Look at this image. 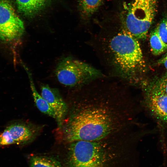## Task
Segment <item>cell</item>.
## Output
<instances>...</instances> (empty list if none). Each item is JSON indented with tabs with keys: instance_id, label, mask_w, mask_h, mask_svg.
Wrapping results in <instances>:
<instances>
[{
	"instance_id": "e0dca14e",
	"label": "cell",
	"mask_w": 167,
	"mask_h": 167,
	"mask_svg": "<svg viewBox=\"0 0 167 167\" xmlns=\"http://www.w3.org/2000/svg\"><path fill=\"white\" fill-rule=\"evenodd\" d=\"M157 62L159 64L164 66L167 69V52L158 60Z\"/></svg>"
},
{
	"instance_id": "3957f363",
	"label": "cell",
	"mask_w": 167,
	"mask_h": 167,
	"mask_svg": "<svg viewBox=\"0 0 167 167\" xmlns=\"http://www.w3.org/2000/svg\"><path fill=\"white\" fill-rule=\"evenodd\" d=\"M126 135L119 134L94 141L77 140L69 143L70 167H106L108 159L126 147Z\"/></svg>"
},
{
	"instance_id": "2e32d148",
	"label": "cell",
	"mask_w": 167,
	"mask_h": 167,
	"mask_svg": "<svg viewBox=\"0 0 167 167\" xmlns=\"http://www.w3.org/2000/svg\"><path fill=\"white\" fill-rule=\"evenodd\" d=\"M156 28L160 37L167 44V18L162 20Z\"/></svg>"
},
{
	"instance_id": "30bf717a",
	"label": "cell",
	"mask_w": 167,
	"mask_h": 167,
	"mask_svg": "<svg viewBox=\"0 0 167 167\" xmlns=\"http://www.w3.org/2000/svg\"><path fill=\"white\" fill-rule=\"evenodd\" d=\"M24 66L27 72L32 95L37 108L42 113L56 119V116L54 111L46 100L36 90L30 71L26 66Z\"/></svg>"
},
{
	"instance_id": "9a60e30c",
	"label": "cell",
	"mask_w": 167,
	"mask_h": 167,
	"mask_svg": "<svg viewBox=\"0 0 167 167\" xmlns=\"http://www.w3.org/2000/svg\"><path fill=\"white\" fill-rule=\"evenodd\" d=\"M15 143V142L6 128L0 134V146H5Z\"/></svg>"
},
{
	"instance_id": "6da1fadb",
	"label": "cell",
	"mask_w": 167,
	"mask_h": 167,
	"mask_svg": "<svg viewBox=\"0 0 167 167\" xmlns=\"http://www.w3.org/2000/svg\"><path fill=\"white\" fill-rule=\"evenodd\" d=\"M87 87L59 128L61 138L68 143L94 141L129 131L132 108L127 91L118 86Z\"/></svg>"
},
{
	"instance_id": "8fae6325",
	"label": "cell",
	"mask_w": 167,
	"mask_h": 167,
	"mask_svg": "<svg viewBox=\"0 0 167 167\" xmlns=\"http://www.w3.org/2000/svg\"><path fill=\"white\" fill-rule=\"evenodd\" d=\"M49 0H15L18 10L23 15L31 16L45 7Z\"/></svg>"
},
{
	"instance_id": "ac0fdd59",
	"label": "cell",
	"mask_w": 167,
	"mask_h": 167,
	"mask_svg": "<svg viewBox=\"0 0 167 167\" xmlns=\"http://www.w3.org/2000/svg\"><path fill=\"white\" fill-rule=\"evenodd\" d=\"M161 86L167 95V79H160Z\"/></svg>"
},
{
	"instance_id": "52a82bcc",
	"label": "cell",
	"mask_w": 167,
	"mask_h": 167,
	"mask_svg": "<svg viewBox=\"0 0 167 167\" xmlns=\"http://www.w3.org/2000/svg\"><path fill=\"white\" fill-rule=\"evenodd\" d=\"M147 92V101L150 110L157 118L167 122V95L160 80L151 84Z\"/></svg>"
},
{
	"instance_id": "9c48e42d",
	"label": "cell",
	"mask_w": 167,
	"mask_h": 167,
	"mask_svg": "<svg viewBox=\"0 0 167 167\" xmlns=\"http://www.w3.org/2000/svg\"><path fill=\"white\" fill-rule=\"evenodd\" d=\"M15 143H24L33 139L37 134L36 128L23 124H14L7 127Z\"/></svg>"
},
{
	"instance_id": "7a4b0ae2",
	"label": "cell",
	"mask_w": 167,
	"mask_h": 167,
	"mask_svg": "<svg viewBox=\"0 0 167 167\" xmlns=\"http://www.w3.org/2000/svg\"><path fill=\"white\" fill-rule=\"evenodd\" d=\"M137 40L123 28L103 41L115 73L127 81L133 79L143 64V53Z\"/></svg>"
},
{
	"instance_id": "7c38bea8",
	"label": "cell",
	"mask_w": 167,
	"mask_h": 167,
	"mask_svg": "<svg viewBox=\"0 0 167 167\" xmlns=\"http://www.w3.org/2000/svg\"><path fill=\"white\" fill-rule=\"evenodd\" d=\"M149 41L152 52L155 55H160L167 51V44L160 37L157 28L151 33Z\"/></svg>"
},
{
	"instance_id": "277c9868",
	"label": "cell",
	"mask_w": 167,
	"mask_h": 167,
	"mask_svg": "<svg viewBox=\"0 0 167 167\" xmlns=\"http://www.w3.org/2000/svg\"><path fill=\"white\" fill-rule=\"evenodd\" d=\"M55 74L60 84L70 87L83 86L102 75L91 65L71 57L64 58L59 61Z\"/></svg>"
},
{
	"instance_id": "8992f818",
	"label": "cell",
	"mask_w": 167,
	"mask_h": 167,
	"mask_svg": "<svg viewBox=\"0 0 167 167\" xmlns=\"http://www.w3.org/2000/svg\"><path fill=\"white\" fill-rule=\"evenodd\" d=\"M24 31L23 21L15 12L9 0H0V42L16 40Z\"/></svg>"
},
{
	"instance_id": "ba28073f",
	"label": "cell",
	"mask_w": 167,
	"mask_h": 167,
	"mask_svg": "<svg viewBox=\"0 0 167 167\" xmlns=\"http://www.w3.org/2000/svg\"><path fill=\"white\" fill-rule=\"evenodd\" d=\"M41 95L54 111L58 127L62 126L67 111L66 104L58 91L48 84L41 85Z\"/></svg>"
},
{
	"instance_id": "5bb4252c",
	"label": "cell",
	"mask_w": 167,
	"mask_h": 167,
	"mask_svg": "<svg viewBox=\"0 0 167 167\" xmlns=\"http://www.w3.org/2000/svg\"><path fill=\"white\" fill-rule=\"evenodd\" d=\"M30 167H62L60 162L51 157L34 156L31 157Z\"/></svg>"
},
{
	"instance_id": "4fadbf2b",
	"label": "cell",
	"mask_w": 167,
	"mask_h": 167,
	"mask_svg": "<svg viewBox=\"0 0 167 167\" xmlns=\"http://www.w3.org/2000/svg\"><path fill=\"white\" fill-rule=\"evenodd\" d=\"M78 2L83 16L88 18L98 9L103 0H78Z\"/></svg>"
},
{
	"instance_id": "5b68a950",
	"label": "cell",
	"mask_w": 167,
	"mask_h": 167,
	"mask_svg": "<svg viewBox=\"0 0 167 167\" xmlns=\"http://www.w3.org/2000/svg\"><path fill=\"white\" fill-rule=\"evenodd\" d=\"M157 0H135L127 11L123 28L137 39L147 36L156 11Z\"/></svg>"
}]
</instances>
